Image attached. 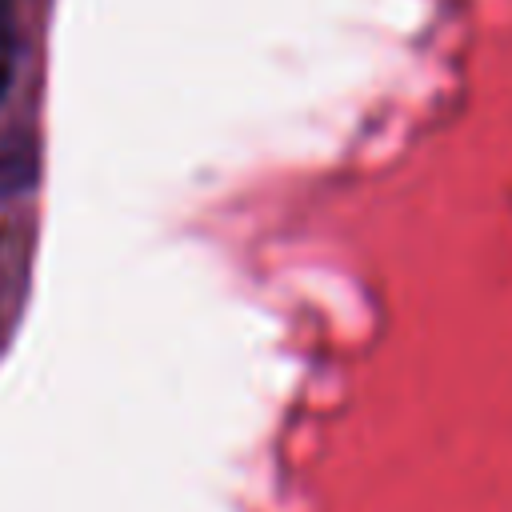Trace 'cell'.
I'll list each match as a JSON object with an SVG mask.
<instances>
[{
	"mask_svg": "<svg viewBox=\"0 0 512 512\" xmlns=\"http://www.w3.org/2000/svg\"><path fill=\"white\" fill-rule=\"evenodd\" d=\"M36 160H32V144L28 136H8L0 140V188H20L28 184Z\"/></svg>",
	"mask_w": 512,
	"mask_h": 512,
	"instance_id": "1",
	"label": "cell"
},
{
	"mask_svg": "<svg viewBox=\"0 0 512 512\" xmlns=\"http://www.w3.org/2000/svg\"><path fill=\"white\" fill-rule=\"evenodd\" d=\"M16 52H20V36H16V4L0 0V100L12 88L16 76Z\"/></svg>",
	"mask_w": 512,
	"mask_h": 512,
	"instance_id": "2",
	"label": "cell"
}]
</instances>
